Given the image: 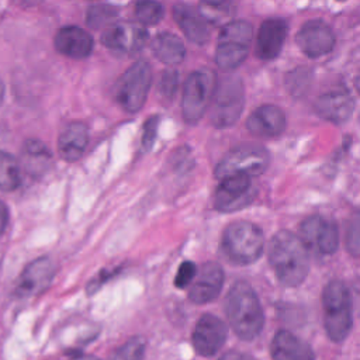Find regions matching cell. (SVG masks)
Listing matches in <instances>:
<instances>
[{
    "label": "cell",
    "mask_w": 360,
    "mask_h": 360,
    "mask_svg": "<svg viewBox=\"0 0 360 360\" xmlns=\"http://www.w3.org/2000/svg\"><path fill=\"white\" fill-rule=\"evenodd\" d=\"M269 263L281 284L297 287L309 271L307 245L290 231H278L269 245Z\"/></svg>",
    "instance_id": "1"
},
{
    "label": "cell",
    "mask_w": 360,
    "mask_h": 360,
    "mask_svg": "<svg viewBox=\"0 0 360 360\" xmlns=\"http://www.w3.org/2000/svg\"><path fill=\"white\" fill-rule=\"evenodd\" d=\"M225 312L231 328L242 340H253L264 325V314L260 301L246 281H236L228 291Z\"/></svg>",
    "instance_id": "2"
},
{
    "label": "cell",
    "mask_w": 360,
    "mask_h": 360,
    "mask_svg": "<svg viewBox=\"0 0 360 360\" xmlns=\"http://www.w3.org/2000/svg\"><path fill=\"white\" fill-rule=\"evenodd\" d=\"M221 248L231 263L246 266L262 256L264 236L257 225L249 221H235L225 228Z\"/></svg>",
    "instance_id": "3"
},
{
    "label": "cell",
    "mask_w": 360,
    "mask_h": 360,
    "mask_svg": "<svg viewBox=\"0 0 360 360\" xmlns=\"http://www.w3.org/2000/svg\"><path fill=\"white\" fill-rule=\"evenodd\" d=\"M323 325L330 340L343 342L352 330V298L343 281H329L322 292Z\"/></svg>",
    "instance_id": "4"
},
{
    "label": "cell",
    "mask_w": 360,
    "mask_h": 360,
    "mask_svg": "<svg viewBox=\"0 0 360 360\" xmlns=\"http://www.w3.org/2000/svg\"><path fill=\"white\" fill-rule=\"evenodd\" d=\"M252 34V25L245 20L231 21L222 27L215 49V62L222 70H233L245 62Z\"/></svg>",
    "instance_id": "5"
},
{
    "label": "cell",
    "mask_w": 360,
    "mask_h": 360,
    "mask_svg": "<svg viewBox=\"0 0 360 360\" xmlns=\"http://www.w3.org/2000/svg\"><path fill=\"white\" fill-rule=\"evenodd\" d=\"M152 83V69L146 60H136L118 79L115 100L127 112L139 111L148 97Z\"/></svg>",
    "instance_id": "6"
},
{
    "label": "cell",
    "mask_w": 360,
    "mask_h": 360,
    "mask_svg": "<svg viewBox=\"0 0 360 360\" xmlns=\"http://www.w3.org/2000/svg\"><path fill=\"white\" fill-rule=\"evenodd\" d=\"M215 73L210 69H200L188 75L183 89L181 110L188 124L198 122L212 101L217 89Z\"/></svg>",
    "instance_id": "7"
},
{
    "label": "cell",
    "mask_w": 360,
    "mask_h": 360,
    "mask_svg": "<svg viewBox=\"0 0 360 360\" xmlns=\"http://www.w3.org/2000/svg\"><path fill=\"white\" fill-rule=\"evenodd\" d=\"M245 105L243 83L236 76L224 77L215 89L211 107V122L217 128L233 125Z\"/></svg>",
    "instance_id": "8"
},
{
    "label": "cell",
    "mask_w": 360,
    "mask_h": 360,
    "mask_svg": "<svg viewBox=\"0 0 360 360\" xmlns=\"http://www.w3.org/2000/svg\"><path fill=\"white\" fill-rule=\"evenodd\" d=\"M270 162L269 152L259 145H240L231 149L217 165L215 177L222 180L233 174L255 177L262 174Z\"/></svg>",
    "instance_id": "9"
},
{
    "label": "cell",
    "mask_w": 360,
    "mask_h": 360,
    "mask_svg": "<svg viewBox=\"0 0 360 360\" xmlns=\"http://www.w3.org/2000/svg\"><path fill=\"white\" fill-rule=\"evenodd\" d=\"M257 190L252 183V177L245 174H233L221 180L215 190L214 205L218 211L232 212L248 207L256 197Z\"/></svg>",
    "instance_id": "10"
},
{
    "label": "cell",
    "mask_w": 360,
    "mask_h": 360,
    "mask_svg": "<svg viewBox=\"0 0 360 360\" xmlns=\"http://www.w3.org/2000/svg\"><path fill=\"white\" fill-rule=\"evenodd\" d=\"M301 240L322 255H332L339 246V231L333 221L321 215L307 217L300 226Z\"/></svg>",
    "instance_id": "11"
},
{
    "label": "cell",
    "mask_w": 360,
    "mask_h": 360,
    "mask_svg": "<svg viewBox=\"0 0 360 360\" xmlns=\"http://www.w3.org/2000/svg\"><path fill=\"white\" fill-rule=\"evenodd\" d=\"M335 41L336 38L332 28L321 20L307 21L295 35L300 51L312 59L329 53L335 46Z\"/></svg>",
    "instance_id": "12"
},
{
    "label": "cell",
    "mask_w": 360,
    "mask_h": 360,
    "mask_svg": "<svg viewBox=\"0 0 360 360\" xmlns=\"http://www.w3.org/2000/svg\"><path fill=\"white\" fill-rule=\"evenodd\" d=\"M228 336L226 325L212 314H204L193 330L194 350L202 357H211L219 352Z\"/></svg>",
    "instance_id": "13"
},
{
    "label": "cell",
    "mask_w": 360,
    "mask_h": 360,
    "mask_svg": "<svg viewBox=\"0 0 360 360\" xmlns=\"http://www.w3.org/2000/svg\"><path fill=\"white\" fill-rule=\"evenodd\" d=\"M55 264L49 257H37L25 266L15 285L18 297H34L44 292L52 283Z\"/></svg>",
    "instance_id": "14"
},
{
    "label": "cell",
    "mask_w": 360,
    "mask_h": 360,
    "mask_svg": "<svg viewBox=\"0 0 360 360\" xmlns=\"http://www.w3.org/2000/svg\"><path fill=\"white\" fill-rule=\"evenodd\" d=\"M146 39V31L142 27L129 22H115L101 34L103 45L120 53H135L141 51Z\"/></svg>",
    "instance_id": "15"
},
{
    "label": "cell",
    "mask_w": 360,
    "mask_h": 360,
    "mask_svg": "<svg viewBox=\"0 0 360 360\" xmlns=\"http://www.w3.org/2000/svg\"><path fill=\"white\" fill-rule=\"evenodd\" d=\"M224 284V270L217 262L204 263L190 285L188 298L191 302L202 305L214 301Z\"/></svg>",
    "instance_id": "16"
},
{
    "label": "cell",
    "mask_w": 360,
    "mask_h": 360,
    "mask_svg": "<svg viewBox=\"0 0 360 360\" xmlns=\"http://www.w3.org/2000/svg\"><path fill=\"white\" fill-rule=\"evenodd\" d=\"M288 25L281 18H269L262 22L256 39V56L262 60H273L278 56L287 38Z\"/></svg>",
    "instance_id": "17"
},
{
    "label": "cell",
    "mask_w": 360,
    "mask_h": 360,
    "mask_svg": "<svg viewBox=\"0 0 360 360\" xmlns=\"http://www.w3.org/2000/svg\"><path fill=\"white\" fill-rule=\"evenodd\" d=\"M316 114L333 124H345L354 111V100L346 90H332L321 94L315 101Z\"/></svg>",
    "instance_id": "18"
},
{
    "label": "cell",
    "mask_w": 360,
    "mask_h": 360,
    "mask_svg": "<svg viewBox=\"0 0 360 360\" xmlns=\"http://www.w3.org/2000/svg\"><path fill=\"white\" fill-rule=\"evenodd\" d=\"M246 128L259 138H276L281 135L285 128V115L280 107L263 104L249 115Z\"/></svg>",
    "instance_id": "19"
},
{
    "label": "cell",
    "mask_w": 360,
    "mask_h": 360,
    "mask_svg": "<svg viewBox=\"0 0 360 360\" xmlns=\"http://www.w3.org/2000/svg\"><path fill=\"white\" fill-rule=\"evenodd\" d=\"M94 41L91 35L80 27H62L55 35V48L68 58L83 59L93 51Z\"/></svg>",
    "instance_id": "20"
},
{
    "label": "cell",
    "mask_w": 360,
    "mask_h": 360,
    "mask_svg": "<svg viewBox=\"0 0 360 360\" xmlns=\"http://www.w3.org/2000/svg\"><path fill=\"white\" fill-rule=\"evenodd\" d=\"M273 360H315L311 346L288 330H278L270 345Z\"/></svg>",
    "instance_id": "21"
},
{
    "label": "cell",
    "mask_w": 360,
    "mask_h": 360,
    "mask_svg": "<svg viewBox=\"0 0 360 360\" xmlns=\"http://www.w3.org/2000/svg\"><path fill=\"white\" fill-rule=\"evenodd\" d=\"M173 17L191 42L202 45L210 39L208 21L198 10L186 4H177L173 7Z\"/></svg>",
    "instance_id": "22"
},
{
    "label": "cell",
    "mask_w": 360,
    "mask_h": 360,
    "mask_svg": "<svg viewBox=\"0 0 360 360\" xmlns=\"http://www.w3.org/2000/svg\"><path fill=\"white\" fill-rule=\"evenodd\" d=\"M89 142V129L84 122L75 121L66 125L58 139V150L63 160L76 162L84 153Z\"/></svg>",
    "instance_id": "23"
},
{
    "label": "cell",
    "mask_w": 360,
    "mask_h": 360,
    "mask_svg": "<svg viewBox=\"0 0 360 360\" xmlns=\"http://www.w3.org/2000/svg\"><path fill=\"white\" fill-rule=\"evenodd\" d=\"M152 51L160 62L170 66L181 63L186 56L183 41L172 32L158 34L152 41Z\"/></svg>",
    "instance_id": "24"
},
{
    "label": "cell",
    "mask_w": 360,
    "mask_h": 360,
    "mask_svg": "<svg viewBox=\"0 0 360 360\" xmlns=\"http://www.w3.org/2000/svg\"><path fill=\"white\" fill-rule=\"evenodd\" d=\"M21 172L17 159L0 150V191H13L20 186Z\"/></svg>",
    "instance_id": "25"
},
{
    "label": "cell",
    "mask_w": 360,
    "mask_h": 360,
    "mask_svg": "<svg viewBox=\"0 0 360 360\" xmlns=\"http://www.w3.org/2000/svg\"><path fill=\"white\" fill-rule=\"evenodd\" d=\"M115 18L117 10L107 4H93L87 10V24L91 28H108L110 25L115 24Z\"/></svg>",
    "instance_id": "26"
},
{
    "label": "cell",
    "mask_w": 360,
    "mask_h": 360,
    "mask_svg": "<svg viewBox=\"0 0 360 360\" xmlns=\"http://www.w3.org/2000/svg\"><path fill=\"white\" fill-rule=\"evenodd\" d=\"M165 14V8L158 1H139L135 6V17L143 25L158 24Z\"/></svg>",
    "instance_id": "27"
},
{
    "label": "cell",
    "mask_w": 360,
    "mask_h": 360,
    "mask_svg": "<svg viewBox=\"0 0 360 360\" xmlns=\"http://www.w3.org/2000/svg\"><path fill=\"white\" fill-rule=\"evenodd\" d=\"M145 353V340L139 336L127 340L112 356L111 360H142Z\"/></svg>",
    "instance_id": "28"
},
{
    "label": "cell",
    "mask_w": 360,
    "mask_h": 360,
    "mask_svg": "<svg viewBox=\"0 0 360 360\" xmlns=\"http://www.w3.org/2000/svg\"><path fill=\"white\" fill-rule=\"evenodd\" d=\"M346 249L353 257L360 259V211L353 214L347 222Z\"/></svg>",
    "instance_id": "29"
},
{
    "label": "cell",
    "mask_w": 360,
    "mask_h": 360,
    "mask_svg": "<svg viewBox=\"0 0 360 360\" xmlns=\"http://www.w3.org/2000/svg\"><path fill=\"white\" fill-rule=\"evenodd\" d=\"M22 149H24L25 162H27V163L35 162V163H37V167H38V165H39V167H41V166H44L45 163H48V160H49V158H51V155H49L46 146H45L42 142L37 141V139H30V141H27V142L24 143V148H22Z\"/></svg>",
    "instance_id": "30"
},
{
    "label": "cell",
    "mask_w": 360,
    "mask_h": 360,
    "mask_svg": "<svg viewBox=\"0 0 360 360\" xmlns=\"http://www.w3.org/2000/svg\"><path fill=\"white\" fill-rule=\"evenodd\" d=\"M229 3H201L200 4V13L208 22H217L222 21L225 17L229 15Z\"/></svg>",
    "instance_id": "31"
},
{
    "label": "cell",
    "mask_w": 360,
    "mask_h": 360,
    "mask_svg": "<svg viewBox=\"0 0 360 360\" xmlns=\"http://www.w3.org/2000/svg\"><path fill=\"white\" fill-rule=\"evenodd\" d=\"M177 80H179V75L174 69H167L162 75L158 91L163 100H166V101L172 100V97L174 96V93L177 90Z\"/></svg>",
    "instance_id": "32"
},
{
    "label": "cell",
    "mask_w": 360,
    "mask_h": 360,
    "mask_svg": "<svg viewBox=\"0 0 360 360\" xmlns=\"http://www.w3.org/2000/svg\"><path fill=\"white\" fill-rule=\"evenodd\" d=\"M197 266L193 263V262H190V260H187V262H183L181 264H180V267H179V270H177V274H176V277H174V285L177 287V288H186V287H188L193 281H194V278H195V276H197Z\"/></svg>",
    "instance_id": "33"
},
{
    "label": "cell",
    "mask_w": 360,
    "mask_h": 360,
    "mask_svg": "<svg viewBox=\"0 0 360 360\" xmlns=\"http://www.w3.org/2000/svg\"><path fill=\"white\" fill-rule=\"evenodd\" d=\"M159 115H153L149 117L142 128V148L145 150L150 149L155 139H156V134H158V127H159Z\"/></svg>",
    "instance_id": "34"
},
{
    "label": "cell",
    "mask_w": 360,
    "mask_h": 360,
    "mask_svg": "<svg viewBox=\"0 0 360 360\" xmlns=\"http://www.w3.org/2000/svg\"><path fill=\"white\" fill-rule=\"evenodd\" d=\"M218 360H256V359L248 353L231 350V352H226L225 354H222Z\"/></svg>",
    "instance_id": "35"
},
{
    "label": "cell",
    "mask_w": 360,
    "mask_h": 360,
    "mask_svg": "<svg viewBox=\"0 0 360 360\" xmlns=\"http://www.w3.org/2000/svg\"><path fill=\"white\" fill-rule=\"evenodd\" d=\"M8 221V210L7 205L0 200V235L4 232Z\"/></svg>",
    "instance_id": "36"
},
{
    "label": "cell",
    "mask_w": 360,
    "mask_h": 360,
    "mask_svg": "<svg viewBox=\"0 0 360 360\" xmlns=\"http://www.w3.org/2000/svg\"><path fill=\"white\" fill-rule=\"evenodd\" d=\"M72 360H100V359L93 354H77Z\"/></svg>",
    "instance_id": "37"
},
{
    "label": "cell",
    "mask_w": 360,
    "mask_h": 360,
    "mask_svg": "<svg viewBox=\"0 0 360 360\" xmlns=\"http://www.w3.org/2000/svg\"><path fill=\"white\" fill-rule=\"evenodd\" d=\"M354 86H356L357 91L360 93V72L357 73V76H356V79H354Z\"/></svg>",
    "instance_id": "38"
},
{
    "label": "cell",
    "mask_w": 360,
    "mask_h": 360,
    "mask_svg": "<svg viewBox=\"0 0 360 360\" xmlns=\"http://www.w3.org/2000/svg\"><path fill=\"white\" fill-rule=\"evenodd\" d=\"M3 98H4V84H3V82L0 79V104H1Z\"/></svg>",
    "instance_id": "39"
}]
</instances>
